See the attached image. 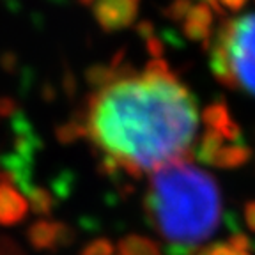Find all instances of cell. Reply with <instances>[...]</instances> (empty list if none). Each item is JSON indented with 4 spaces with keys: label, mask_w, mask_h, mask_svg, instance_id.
<instances>
[{
    "label": "cell",
    "mask_w": 255,
    "mask_h": 255,
    "mask_svg": "<svg viewBox=\"0 0 255 255\" xmlns=\"http://www.w3.org/2000/svg\"><path fill=\"white\" fill-rule=\"evenodd\" d=\"M197 255H250V254L245 250L232 248L229 243H213L209 247L202 248L200 252H197Z\"/></svg>",
    "instance_id": "9c48e42d"
},
{
    "label": "cell",
    "mask_w": 255,
    "mask_h": 255,
    "mask_svg": "<svg viewBox=\"0 0 255 255\" xmlns=\"http://www.w3.org/2000/svg\"><path fill=\"white\" fill-rule=\"evenodd\" d=\"M209 2L222 9H239L247 0H209Z\"/></svg>",
    "instance_id": "7c38bea8"
},
{
    "label": "cell",
    "mask_w": 255,
    "mask_h": 255,
    "mask_svg": "<svg viewBox=\"0 0 255 255\" xmlns=\"http://www.w3.org/2000/svg\"><path fill=\"white\" fill-rule=\"evenodd\" d=\"M143 209L167 255H190L222 222V193L216 179L190 159L152 172Z\"/></svg>",
    "instance_id": "7a4b0ae2"
},
{
    "label": "cell",
    "mask_w": 255,
    "mask_h": 255,
    "mask_svg": "<svg viewBox=\"0 0 255 255\" xmlns=\"http://www.w3.org/2000/svg\"><path fill=\"white\" fill-rule=\"evenodd\" d=\"M25 195H27V199H28L27 204H28V209H30L32 213H36V215H41V216L52 215L57 199L50 190L34 184Z\"/></svg>",
    "instance_id": "52a82bcc"
},
{
    "label": "cell",
    "mask_w": 255,
    "mask_h": 255,
    "mask_svg": "<svg viewBox=\"0 0 255 255\" xmlns=\"http://www.w3.org/2000/svg\"><path fill=\"white\" fill-rule=\"evenodd\" d=\"M82 255H114V245L108 239H94L82 250Z\"/></svg>",
    "instance_id": "30bf717a"
},
{
    "label": "cell",
    "mask_w": 255,
    "mask_h": 255,
    "mask_svg": "<svg viewBox=\"0 0 255 255\" xmlns=\"http://www.w3.org/2000/svg\"><path fill=\"white\" fill-rule=\"evenodd\" d=\"M202 114L163 59L101 71L73 123L133 179L193 152Z\"/></svg>",
    "instance_id": "6da1fadb"
},
{
    "label": "cell",
    "mask_w": 255,
    "mask_h": 255,
    "mask_svg": "<svg viewBox=\"0 0 255 255\" xmlns=\"http://www.w3.org/2000/svg\"><path fill=\"white\" fill-rule=\"evenodd\" d=\"M28 204L4 170L0 172V225L11 227L25 220Z\"/></svg>",
    "instance_id": "5b68a950"
},
{
    "label": "cell",
    "mask_w": 255,
    "mask_h": 255,
    "mask_svg": "<svg viewBox=\"0 0 255 255\" xmlns=\"http://www.w3.org/2000/svg\"><path fill=\"white\" fill-rule=\"evenodd\" d=\"M28 243L36 250H53V248L69 247L75 241V231L68 223L37 220L27 231Z\"/></svg>",
    "instance_id": "277c9868"
},
{
    "label": "cell",
    "mask_w": 255,
    "mask_h": 255,
    "mask_svg": "<svg viewBox=\"0 0 255 255\" xmlns=\"http://www.w3.org/2000/svg\"><path fill=\"white\" fill-rule=\"evenodd\" d=\"M121 255H161L154 241L138 234L126 236L119 243Z\"/></svg>",
    "instance_id": "ba28073f"
},
{
    "label": "cell",
    "mask_w": 255,
    "mask_h": 255,
    "mask_svg": "<svg viewBox=\"0 0 255 255\" xmlns=\"http://www.w3.org/2000/svg\"><path fill=\"white\" fill-rule=\"evenodd\" d=\"M213 71L232 89L255 96V12L232 18L213 39Z\"/></svg>",
    "instance_id": "3957f363"
},
{
    "label": "cell",
    "mask_w": 255,
    "mask_h": 255,
    "mask_svg": "<svg viewBox=\"0 0 255 255\" xmlns=\"http://www.w3.org/2000/svg\"><path fill=\"white\" fill-rule=\"evenodd\" d=\"M243 216H245V223H247V227L255 234V200H250V202L245 204ZM252 248H255V243Z\"/></svg>",
    "instance_id": "8fae6325"
},
{
    "label": "cell",
    "mask_w": 255,
    "mask_h": 255,
    "mask_svg": "<svg viewBox=\"0 0 255 255\" xmlns=\"http://www.w3.org/2000/svg\"><path fill=\"white\" fill-rule=\"evenodd\" d=\"M252 151L245 142L227 143L218 151V154L213 158L211 165L216 168H238L245 165L250 159Z\"/></svg>",
    "instance_id": "8992f818"
}]
</instances>
